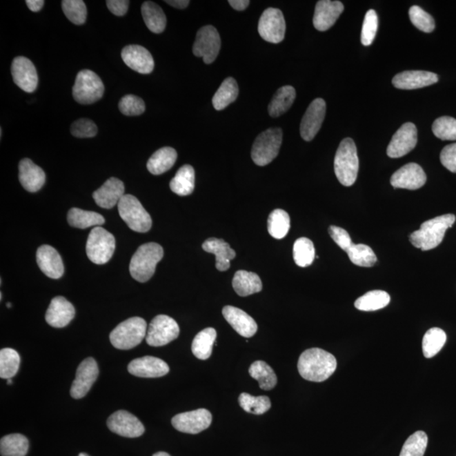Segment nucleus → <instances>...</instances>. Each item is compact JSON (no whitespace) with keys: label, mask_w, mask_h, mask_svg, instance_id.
I'll return each mask as SVG.
<instances>
[{"label":"nucleus","mask_w":456,"mask_h":456,"mask_svg":"<svg viewBox=\"0 0 456 456\" xmlns=\"http://www.w3.org/2000/svg\"><path fill=\"white\" fill-rule=\"evenodd\" d=\"M337 368V361L333 354L320 348L305 350L297 363L301 378L312 382L326 381Z\"/></svg>","instance_id":"nucleus-1"},{"label":"nucleus","mask_w":456,"mask_h":456,"mask_svg":"<svg viewBox=\"0 0 456 456\" xmlns=\"http://www.w3.org/2000/svg\"><path fill=\"white\" fill-rule=\"evenodd\" d=\"M453 214L443 215L424 222L418 231L410 235V242L423 251L433 250L442 243L447 230L454 225Z\"/></svg>","instance_id":"nucleus-2"},{"label":"nucleus","mask_w":456,"mask_h":456,"mask_svg":"<svg viewBox=\"0 0 456 456\" xmlns=\"http://www.w3.org/2000/svg\"><path fill=\"white\" fill-rule=\"evenodd\" d=\"M163 247L156 243L141 245L135 252L130 264L131 277L139 282H146L155 274L158 263L163 258Z\"/></svg>","instance_id":"nucleus-3"},{"label":"nucleus","mask_w":456,"mask_h":456,"mask_svg":"<svg viewBox=\"0 0 456 456\" xmlns=\"http://www.w3.org/2000/svg\"><path fill=\"white\" fill-rule=\"evenodd\" d=\"M335 176L342 186L350 187L356 182L359 170V160L355 142L346 138L341 142L335 154Z\"/></svg>","instance_id":"nucleus-4"},{"label":"nucleus","mask_w":456,"mask_h":456,"mask_svg":"<svg viewBox=\"0 0 456 456\" xmlns=\"http://www.w3.org/2000/svg\"><path fill=\"white\" fill-rule=\"evenodd\" d=\"M147 333L146 320L133 317L124 320L112 331L110 341L115 348L130 350L141 344Z\"/></svg>","instance_id":"nucleus-5"},{"label":"nucleus","mask_w":456,"mask_h":456,"mask_svg":"<svg viewBox=\"0 0 456 456\" xmlns=\"http://www.w3.org/2000/svg\"><path fill=\"white\" fill-rule=\"evenodd\" d=\"M282 143V130L271 128L259 134L252 147V160L256 165H268L278 156Z\"/></svg>","instance_id":"nucleus-6"},{"label":"nucleus","mask_w":456,"mask_h":456,"mask_svg":"<svg viewBox=\"0 0 456 456\" xmlns=\"http://www.w3.org/2000/svg\"><path fill=\"white\" fill-rule=\"evenodd\" d=\"M118 210L120 217L133 231L145 233L152 228V217L135 196L124 195L119 202Z\"/></svg>","instance_id":"nucleus-7"},{"label":"nucleus","mask_w":456,"mask_h":456,"mask_svg":"<svg viewBox=\"0 0 456 456\" xmlns=\"http://www.w3.org/2000/svg\"><path fill=\"white\" fill-rule=\"evenodd\" d=\"M115 246V236L103 228L96 227L90 231L86 242V255L92 263L104 265L114 255Z\"/></svg>","instance_id":"nucleus-8"},{"label":"nucleus","mask_w":456,"mask_h":456,"mask_svg":"<svg viewBox=\"0 0 456 456\" xmlns=\"http://www.w3.org/2000/svg\"><path fill=\"white\" fill-rule=\"evenodd\" d=\"M73 97L78 103L89 105L103 97L104 85L101 78L92 70H83L78 73L72 90Z\"/></svg>","instance_id":"nucleus-9"},{"label":"nucleus","mask_w":456,"mask_h":456,"mask_svg":"<svg viewBox=\"0 0 456 456\" xmlns=\"http://www.w3.org/2000/svg\"><path fill=\"white\" fill-rule=\"evenodd\" d=\"M179 333V326L175 319L168 315H160L150 322L146 340L149 346H163L176 340Z\"/></svg>","instance_id":"nucleus-10"},{"label":"nucleus","mask_w":456,"mask_h":456,"mask_svg":"<svg viewBox=\"0 0 456 456\" xmlns=\"http://www.w3.org/2000/svg\"><path fill=\"white\" fill-rule=\"evenodd\" d=\"M221 49V37L213 26H203L199 29L193 46V54L202 58L206 65L216 60Z\"/></svg>","instance_id":"nucleus-11"},{"label":"nucleus","mask_w":456,"mask_h":456,"mask_svg":"<svg viewBox=\"0 0 456 456\" xmlns=\"http://www.w3.org/2000/svg\"><path fill=\"white\" fill-rule=\"evenodd\" d=\"M258 32L268 43L277 44L284 40L286 21L284 14L279 9L268 8L259 18Z\"/></svg>","instance_id":"nucleus-12"},{"label":"nucleus","mask_w":456,"mask_h":456,"mask_svg":"<svg viewBox=\"0 0 456 456\" xmlns=\"http://www.w3.org/2000/svg\"><path fill=\"white\" fill-rule=\"evenodd\" d=\"M212 422V415L208 410L197 409L173 417L172 424L179 432L197 435L208 428Z\"/></svg>","instance_id":"nucleus-13"},{"label":"nucleus","mask_w":456,"mask_h":456,"mask_svg":"<svg viewBox=\"0 0 456 456\" xmlns=\"http://www.w3.org/2000/svg\"><path fill=\"white\" fill-rule=\"evenodd\" d=\"M326 112V103L322 98H316L308 106L301 119L300 135L305 141H311L322 126Z\"/></svg>","instance_id":"nucleus-14"},{"label":"nucleus","mask_w":456,"mask_h":456,"mask_svg":"<svg viewBox=\"0 0 456 456\" xmlns=\"http://www.w3.org/2000/svg\"><path fill=\"white\" fill-rule=\"evenodd\" d=\"M417 143V130L415 124L406 123L395 132L387 147V155L390 158H399L415 148Z\"/></svg>","instance_id":"nucleus-15"},{"label":"nucleus","mask_w":456,"mask_h":456,"mask_svg":"<svg viewBox=\"0 0 456 456\" xmlns=\"http://www.w3.org/2000/svg\"><path fill=\"white\" fill-rule=\"evenodd\" d=\"M98 375H99V369H98L95 359L88 357L82 361L81 364L79 365L77 375H75L72 386H71V397L74 399H81L86 397L93 384L96 382Z\"/></svg>","instance_id":"nucleus-16"},{"label":"nucleus","mask_w":456,"mask_h":456,"mask_svg":"<svg viewBox=\"0 0 456 456\" xmlns=\"http://www.w3.org/2000/svg\"><path fill=\"white\" fill-rule=\"evenodd\" d=\"M107 424L112 433L126 438H138L145 433V427L141 422L127 410H118L112 414Z\"/></svg>","instance_id":"nucleus-17"},{"label":"nucleus","mask_w":456,"mask_h":456,"mask_svg":"<svg viewBox=\"0 0 456 456\" xmlns=\"http://www.w3.org/2000/svg\"><path fill=\"white\" fill-rule=\"evenodd\" d=\"M14 82L24 92L31 93L37 88L39 75L31 60L23 56L14 58L11 66Z\"/></svg>","instance_id":"nucleus-18"},{"label":"nucleus","mask_w":456,"mask_h":456,"mask_svg":"<svg viewBox=\"0 0 456 456\" xmlns=\"http://www.w3.org/2000/svg\"><path fill=\"white\" fill-rule=\"evenodd\" d=\"M427 182V176L424 169L417 163H408L403 166L392 175L391 186L395 188L416 190Z\"/></svg>","instance_id":"nucleus-19"},{"label":"nucleus","mask_w":456,"mask_h":456,"mask_svg":"<svg viewBox=\"0 0 456 456\" xmlns=\"http://www.w3.org/2000/svg\"><path fill=\"white\" fill-rule=\"evenodd\" d=\"M121 57L128 67L139 74H150L155 66L152 55L139 45H129L123 48Z\"/></svg>","instance_id":"nucleus-20"},{"label":"nucleus","mask_w":456,"mask_h":456,"mask_svg":"<svg viewBox=\"0 0 456 456\" xmlns=\"http://www.w3.org/2000/svg\"><path fill=\"white\" fill-rule=\"evenodd\" d=\"M343 11L344 6L341 1L320 0L316 3L313 23L318 31L326 32L333 28Z\"/></svg>","instance_id":"nucleus-21"},{"label":"nucleus","mask_w":456,"mask_h":456,"mask_svg":"<svg viewBox=\"0 0 456 456\" xmlns=\"http://www.w3.org/2000/svg\"><path fill=\"white\" fill-rule=\"evenodd\" d=\"M128 371L139 378H159L168 374L169 367L163 360L146 356L130 361Z\"/></svg>","instance_id":"nucleus-22"},{"label":"nucleus","mask_w":456,"mask_h":456,"mask_svg":"<svg viewBox=\"0 0 456 456\" xmlns=\"http://www.w3.org/2000/svg\"><path fill=\"white\" fill-rule=\"evenodd\" d=\"M438 81V75L424 70L403 71L395 75L392 80L395 88L402 90L424 88Z\"/></svg>","instance_id":"nucleus-23"},{"label":"nucleus","mask_w":456,"mask_h":456,"mask_svg":"<svg viewBox=\"0 0 456 456\" xmlns=\"http://www.w3.org/2000/svg\"><path fill=\"white\" fill-rule=\"evenodd\" d=\"M37 262L41 270L49 278L59 279L65 272L61 256L49 245H41L39 248Z\"/></svg>","instance_id":"nucleus-24"},{"label":"nucleus","mask_w":456,"mask_h":456,"mask_svg":"<svg viewBox=\"0 0 456 456\" xmlns=\"http://www.w3.org/2000/svg\"><path fill=\"white\" fill-rule=\"evenodd\" d=\"M75 315L73 304L65 297L59 296L52 299L48 308L46 321L54 328H63L69 325Z\"/></svg>","instance_id":"nucleus-25"},{"label":"nucleus","mask_w":456,"mask_h":456,"mask_svg":"<svg viewBox=\"0 0 456 456\" xmlns=\"http://www.w3.org/2000/svg\"><path fill=\"white\" fill-rule=\"evenodd\" d=\"M126 187L121 180L110 178L103 186L94 192L92 197L98 206L104 209H112L119 204L126 194Z\"/></svg>","instance_id":"nucleus-26"},{"label":"nucleus","mask_w":456,"mask_h":456,"mask_svg":"<svg viewBox=\"0 0 456 456\" xmlns=\"http://www.w3.org/2000/svg\"><path fill=\"white\" fill-rule=\"evenodd\" d=\"M222 315L235 330L244 337L250 338L257 333L258 326L247 313L233 306H225Z\"/></svg>","instance_id":"nucleus-27"},{"label":"nucleus","mask_w":456,"mask_h":456,"mask_svg":"<svg viewBox=\"0 0 456 456\" xmlns=\"http://www.w3.org/2000/svg\"><path fill=\"white\" fill-rule=\"evenodd\" d=\"M19 179L26 190L35 193L44 186L46 175L31 159L24 158L19 163Z\"/></svg>","instance_id":"nucleus-28"},{"label":"nucleus","mask_w":456,"mask_h":456,"mask_svg":"<svg viewBox=\"0 0 456 456\" xmlns=\"http://www.w3.org/2000/svg\"><path fill=\"white\" fill-rule=\"evenodd\" d=\"M203 250L216 255V267L218 270L226 271L230 268V261L236 257V252L224 239L212 237L202 244Z\"/></svg>","instance_id":"nucleus-29"},{"label":"nucleus","mask_w":456,"mask_h":456,"mask_svg":"<svg viewBox=\"0 0 456 456\" xmlns=\"http://www.w3.org/2000/svg\"><path fill=\"white\" fill-rule=\"evenodd\" d=\"M232 286L237 295L247 297L262 291V281L257 274L239 270L235 275Z\"/></svg>","instance_id":"nucleus-30"},{"label":"nucleus","mask_w":456,"mask_h":456,"mask_svg":"<svg viewBox=\"0 0 456 456\" xmlns=\"http://www.w3.org/2000/svg\"><path fill=\"white\" fill-rule=\"evenodd\" d=\"M178 153L172 147H163L152 157L147 163V169L153 175H161L170 170L175 164Z\"/></svg>","instance_id":"nucleus-31"},{"label":"nucleus","mask_w":456,"mask_h":456,"mask_svg":"<svg viewBox=\"0 0 456 456\" xmlns=\"http://www.w3.org/2000/svg\"><path fill=\"white\" fill-rule=\"evenodd\" d=\"M296 98L295 88L292 86H285L279 88L270 101L268 112L270 117H277L285 114L293 106Z\"/></svg>","instance_id":"nucleus-32"},{"label":"nucleus","mask_w":456,"mask_h":456,"mask_svg":"<svg viewBox=\"0 0 456 456\" xmlns=\"http://www.w3.org/2000/svg\"><path fill=\"white\" fill-rule=\"evenodd\" d=\"M141 13L145 23L150 32L159 34L164 31L167 26V17L163 9L156 3L146 1L143 3Z\"/></svg>","instance_id":"nucleus-33"},{"label":"nucleus","mask_w":456,"mask_h":456,"mask_svg":"<svg viewBox=\"0 0 456 456\" xmlns=\"http://www.w3.org/2000/svg\"><path fill=\"white\" fill-rule=\"evenodd\" d=\"M195 169L190 165H184L171 180V190L180 196L190 195L195 190Z\"/></svg>","instance_id":"nucleus-34"},{"label":"nucleus","mask_w":456,"mask_h":456,"mask_svg":"<svg viewBox=\"0 0 456 456\" xmlns=\"http://www.w3.org/2000/svg\"><path fill=\"white\" fill-rule=\"evenodd\" d=\"M216 339V330L214 328H206L196 335L193 343H192V353L199 359H208L212 356Z\"/></svg>","instance_id":"nucleus-35"},{"label":"nucleus","mask_w":456,"mask_h":456,"mask_svg":"<svg viewBox=\"0 0 456 456\" xmlns=\"http://www.w3.org/2000/svg\"><path fill=\"white\" fill-rule=\"evenodd\" d=\"M67 220L71 227L80 229L100 227L105 224V218L99 213L79 208L70 209Z\"/></svg>","instance_id":"nucleus-36"},{"label":"nucleus","mask_w":456,"mask_h":456,"mask_svg":"<svg viewBox=\"0 0 456 456\" xmlns=\"http://www.w3.org/2000/svg\"><path fill=\"white\" fill-rule=\"evenodd\" d=\"M239 92V86L235 79H226L212 98L213 107L217 111L224 110L236 101Z\"/></svg>","instance_id":"nucleus-37"},{"label":"nucleus","mask_w":456,"mask_h":456,"mask_svg":"<svg viewBox=\"0 0 456 456\" xmlns=\"http://www.w3.org/2000/svg\"><path fill=\"white\" fill-rule=\"evenodd\" d=\"M29 450V441L20 433L3 437L0 441V453L2 456H26Z\"/></svg>","instance_id":"nucleus-38"},{"label":"nucleus","mask_w":456,"mask_h":456,"mask_svg":"<svg viewBox=\"0 0 456 456\" xmlns=\"http://www.w3.org/2000/svg\"><path fill=\"white\" fill-rule=\"evenodd\" d=\"M248 373L252 379L257 380L259 387L264 390H272L277 386V375L272 368L266 361H255L248 369Z\"/></svg>","instance_id":"nucleus-39"},{"label":"nucleus","mask_w":456,"mask_h":456,"mask_svg":"<svg viewBox=\"0 0 456 456\" xmlns=\"http://www.w3.org/2000/svg\"><path fill=\"white\" fill-rule=\"evenodd\" d=\"M390 297L386 292L375 290L368 292L355 301V307L361 311H375L386 308L390 304Z\"/></svg>","instance_id":"nucleus-40"},{"label":"nucleus","mask_w":456,"mask_h":456,"mask_svg":"<svg viewBox=\"0 0 456 456\" xmlns=\"http://www.w3.org/2000/svg\"><path fill=\"white\" fill-rule=\"evenodd\" d=\"M447 337L446 333L439 328H432L424 335L423 340L424 355L427 359H431L440 352L446 344Z\"/></svg>","instance_id":"nucleus-41"},{"label":"nucleus","mask_w":456,"mask_h":456,"mask_svg":"<svg viewBox=\"0 0 456 456\" xmlns=\"http://www.w3.org/2000/svg\"><path fill=\"white\" fill-rule=\"evenodd\" d=\"M315 258L314 244L307 237H301L293 245V259L297 266L307 267L312 265Z\"/></svg>","instance_id":"nucleus-42"},{"label":"nucleus","mask_w":456,"mask_h":456,"mask_svg":"<svg viewBox=\"0 0 456 456\" xmlns=\"http://www.w3.org/2000/svg\"><path fill=\"white\" fill-rule=\"evenodd\" d=\"M21 357L17 350L5 348L0 350V378L9 379L17 374Z\"/></svg>","instance_id":"nucleus-43"},{"label":"nucleus","mask_w":456,"mask_h":456,"mask_svg":"<svg viewBox=\"0 0 456 456\" xmlns=\"http://www.w3.org/2000/svg\"><path fill=\"white\" fill-rule=\"evenodd\" d=\"M290 230V217L281 209L273 210L268 218V232L274 239H281Z\"/></svg>","instance_id":"nucleus-44"},{"label":"nucleus","mask_w":456,"mask_h":456,"mask_svg":"<svg viewBox=\"0 0 456 456\" xmlns=\"http://www.w3.org/2000/svg\"><path fill=\"white\" fill-rule=\"evenodd\" d=\"M346 252L350 261L354 265L361 267H372L377 262L374 250L368 245L353 244Z\"/></svg>","instance_id":"nucleus-45"},{"label":"nucleus","mask_w":456,"mask_h":456,"mask_svg":"<svg viewBox=\"0 0 456 456\" xmlns=\"http://www.w3.org/2000/svg\"><path fill=\"white\" fill-rule=\"evenodd\" d=\"M239 405L245 412L262 415L268 412L271 408L270 399L266 395L262 397H252L248 393H242L239 398Z\"/></svg>","instance_id":"nucleus-46"},{"label":"nucleus","mask_w":456,"mask_h":456,"mask_svg":"<svg viewBox=\"0 0 456 456\" xmlns=\"http://www.w3.org/2000/svg\"><path fill=\"white\" fill-rule=\"evenodd\" d=\"M428 435L424 431H417L410 435L402 447L399 456H424L428 446Z\"/></svg>","instance_id":"nucleus-47"},{"label":"nucleus","mask_w":456,"mask_h":456,"mask_svg":"<svg viewBox=\"0 0 456 456\" xmlns=\"http://www.w3.org/2000/svg\"><path fill=\"white\" fill-rule=\"evenodd\" d=\"M63 14L75 25H83L88 17L86 3L82 0H63L62 1Z\"/></svg>","instance_id":"nucleus-48"},{"label":"nucleus","mask_w":456,"mask_h":456,"mask_svg":"<svg viewBox=\"0 0 456 456\" xmlns=\"http://www.w3.org/2000/svg\"><path fill=\"white\" fill-rule=\"evenodd\" d=\"M432 130L437 138L442 141H456V119L444 116L437 119Z\"/></svg>","instance_id":"nucleus-49"},{"label":"nucleus","mask_w":456,"mask_h":456,"mask_svg":"<svg viewBox=\"0 0 456 456\" xmlns=\"http://www.w3.org/2000/svg\"><path fill=\"white\" fill-rule=\"evenodd\" d=\"M410 20L420 31L430 33L435 28V21L431 14L417 6L410 7L409 10Z\"/></svg>","instance_id":"nucleus-50"},{"label":"nucleus","mask_w":456,"mask_h":456,"mask_svg":"<svg viewBox=\"0 0 456 456\" xmlns=\"http://www.w3.org/2000/svg\"><path fill=\"white\" fill-rule=\"evenodd\" d=\"M379 28V19L374 10H369L364 21L361 29V41L364 46H369L374 41Z\"/></svg>","instance_id":"nucleus-51"},{"label":"nucleus","mask_w":456,"mask_h":456,"mask_svg":"<svg viewBox=\"0 0 456 456\" xmlns=\"http://www.w3.org/2000/svg\"><path fill=\"white\" fill-rule=\"evenodd\" d=\"M120 112L126 116H138L146 110V104L141 97L135 95L124 96L119 103Z\"/></svg>","instance_id":"nucleus-52"},{"label":"nucleus","mask_w":456,"mask_h":456,"mask_svg":"<svg viewBox=\"0 0 456 456\" xmlns=\"http://www.w3.org/2000/svg\"><path fill=\"white\" fill-rule=\"evenodd\" d=\"M71 134L77 138H92L97 134L96 123L88 119H81L72 123Z\"/></svg>","instance_id":"nucleus-53"},{"label":"nucleus","mask_w":456,"mask_h":456,"mask_svg":"<svg viewBox=\"0 0 456 456\" xmlns=\"http://www.w3.org/2000/svg\"><path fill=\"white\" fill-rule=\"evenodd\" d=\"M329 233L334 242L341 248L346 251L353 244L349 233L345 229L331 226L329 228Z\"/></svg>","instance_id":"nucleus-54"},{"label":"nucleus","mask_w":456,"mask_h":456,"mask_svg":"<svg viewBox=\"0 0 456 456\" xmlns=\"http://www.w3.org/2000/svg\"><path fill=\"white\" fill-rule=\"evenodd\" d=\"M441 163L451 172H456V143L448 145L440 153Z\"/></svg>","instance_id":"nucleus-55"},{"label":"nucleus","mask_w":456,"mask_h":456,"mask_svg":"<svg viewBox=\"0 0 456 456\" xmlns=\"http://www.w3.org/2000/svg\"><path fill=\"white\" fill-rule=\"evenodd\" d=\"M106 3L110 12L117 17L124 16L130 6V1L128 0H108Z\"/></svg>","instance_id":"nucleus-56"},{"label":"nucleus","mask_w":456,"mask_h":456,"mask_svg":"<svg viewBox=\"0 0 456 456\" xmlns=\"http://www.w3.org/2000/svg\"><path fill=\"white\" fill-rule=\"evenodd\" d=\"M228 3L233 9L237 11H242L248 8L250 1H248V0H229Z\"/></svg>","instance_id":"nucleus-57"},{"label":"nucleus","mask_w":456,"mask_h":456,"mask_svg":"<svg viewBox=\"0 0 456 456\" xmlns=\"http://www.w3.org/2000/svg\"><path fill=\"white\" fill-rule=\"evenodd\" d=\"M26 3L33 12H39L44 6L43 0H26Z\"/></svg>","instance_id":"nucleus-58"},{"label":"nucleus","mask_w":456,"mask_h":456,"mask_svg":"<svg viewBox=\"0 0 456 456\" xmlns=\"http://www.w3.org/2000/svg\"><path fill=\"white\" fill-rule=\"evenodd\" d=\"M165 2L168 3L169 6L180 10L187 8L190 3L188 0H167V1Z\"/></svg>","instance_id":"nucleus-59"},{"label":"nucleus","mask_w":456,"mask_h":456,"mask_svg":"<svg viewBox=\"0 0 456 456\" xmlns=\"http://www.w3.org/2000/svg\"><path fill=\"white\" fill-rule=\"evenodd\" d=\"M153 456H171L170 455L166 453V452H157V453L154 454Z\"/></svg>","instance_id":"nucleus-60"},{"label":"nucleus","mask_w":456,"mask_h":456,"mask_svg":"<svg viewBox=\"0 0 456 456\" xmlns=\"http://www.w3.org/2000/svg\"><path fill=\"white\" fill-rule=\"evenodd\" d=\"M7 382H8V384H12V380L11 379H7Z\"/></svg>","instance_id":"nucleus-61"},{"label":"nucleus","mask_w":456,"mask_h":456,"mask_svg":"<svg viewBox=\"0 0 456 456\" xmlns=\"http://www.w3.org/2000/svg\"><path fill=\"white\" fill-rule=\"evenodd\" d=\"M78 456H89V455L88 454H86V453H81Z\"/></svg>","instance_id":"nucleus-62"},{"label":"nucleus","mask_w":456,"mask_h":456,"mask_svg":"<svg viewBox=\"0 0 456 456\" xmlns=\"http://www.w3.org/2000/svg\"><path fill=\"white\" fill-rule=\"evenodd\" d=\"M7 307L11 308V307H12V305H11V304H10V303L7 304Z\"/></svg>","instance_id":"nucleus-63"}]
</instances>
